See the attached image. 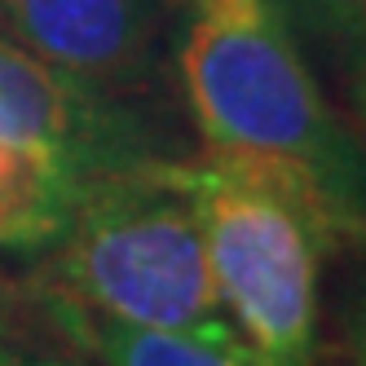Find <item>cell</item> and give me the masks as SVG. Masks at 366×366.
<instances>
[{"label": "cell", "instance_id": "cell-1", "mask_svg": "<svg viewBox=\"0 0 366 366\" xmlns=\"http://www.w3.org/2000/svg\"><path fill=\"white\" fill-rule=\"evenodd\" d=\"M181 80L203 154L287 181L331 243H366V150L318 93L274 0H190Z\"/></svg>", "mask_w": 366, "mask_h": 366}, {"label": "cell", "instance_id": "cell-2", "mask_svg": "<svg viewBox=\"0 0 366 366\" xmlns=\"http://www.w3.org/2000/svg\"><path fill=\"white\" fill-rule=\"evenodd\" d=\"M154 159L89 190L66 234L40 252L31 300L207 345L243 340L221 305L194 207L154 172Z\"/></svg>", "mask_w": 366, "mask_h": 366}, {"label": "cell", "instance_id": "cell-3", "mask_svg": "<svg viewBox=\"0 0 366 366\" xmlns=\"http://www.w3.org/2000/svg\"><path fill=\"white\" fill-rule=\"evenodd\" d=\"M194 207L229 322L269 366H313L327 225L287 181L217 154L154 159Z\"/></svg>", "mask_w": 366, "mask_h": 366}, {"label": "cell", "instance_id": "cell-4", "mask_svg": "<svg viewBox=\"0 0 366 366\" xmlns=\"http://www.w3.org/2000/svg\"><path fill=\"white\" fill-rule=\"evenodd\" d=\"M137 115L0 31V252H49L107 177L154 159Z\"/></svg>", "mask_w": 366, "mask_h": 366}, {"label": "cell", "instance_id": "cell-5", "mask_svg": "<svg viewBox=\"0 0 366 366\" xmlns=\"http://www.w3.org/2000/svg\"><path fill=\"white\" fill-rule=\"evenodd\" d=\"M0 31L102 93L142 84L164 36L159 0H0Z\"/></svg>", "mask_w": 366, "mask_h": 366}, {"label": "cell", "instance_id": "cell-6", "mask_svg": "<svg viewBox=\"0 0 366 366\" xmlns=\"http://www.w3.org/2000/svg\"><path fill=\"white\" fill-rule=\"evenodd\" d=\"M40 309L58 327L62 345H71L93 366H269L247 340L207 345V340H190V335L119 327L107 318H93L75 305H40Z\"/></svg>", "mask_w": 366, "mask_h": 366}, {"label": "cell", "instance_id": "cell-7", "mask_svg": "<svg viewBox=\"0 0 366 366\" xmlns=\"http://www.w3.org/2000/svg\"><path fill=\"white\" fill-rule=\"evenodd\" d=\"M0 366H80L54 345H36L22 335H0Z\"/></svg>", "mask_w": 366, "mask_h": 366}, {"label": "cell", "instance_id": "cell-8", "mask_svg": "<svg viewBox=\"0 0 366 366\" xmlns=\"http://www.w3.org/2000/svg\"><path fill=\"white\" fill-rule=\"evenodd\" d=\"M335 31H349L366 44V0H309Z\"/></svg>", "mask_w": 366, "mask_h": 366}, {"label": "cell", "instance_id": "cell-9", "mask_svg": "<svg viewBox=\"0 0 366 366\" xmlns=\"http://www.w3.org/2000/svg\"><path fill=\"white\" fill-rule=\"evenodd\" d=\"M349 357L353 366H366V300L353 309V322H349Z\"/></svg>", "mask_w": 366, "mask_h": 366}, {"label": "cell", "instance_id": "cell-10", "mask_svg": "<svg viewBox=\"0 0 366 366\" xmlns=\"http://www.w3.org/2000/svg\"><path fill=\"white\" fill-rule=\"evenodd\" d=\"M353 107H357L362 119H366V54L357 58V75H353Z\"/></svg>", "mask_w": 366, "mask_h": 366}]
</instances>
